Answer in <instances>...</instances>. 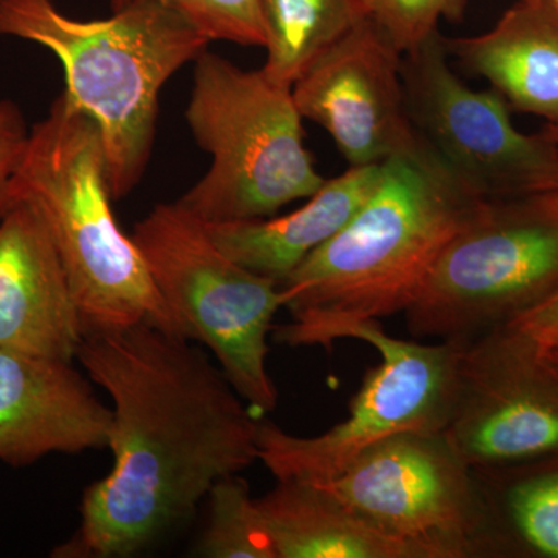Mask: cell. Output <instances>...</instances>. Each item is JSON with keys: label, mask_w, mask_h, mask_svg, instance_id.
<instances>
[{"label": "cell", "mask_w": 558, "mask_h": 558, "mask_svg": "<svg viewBox=\"0 0 558 558\" xmlns=\"http://www.w3.org/2000/svg\"><path fill=\"white\" fill-rule=\"evenodd\" d=\"M76 360L112 400L113 468L86 488L78 531L51 557L134 556L258 461L259 418L193 340L138 323L84 333Z\"/></svg>", "instance_id": "6da1fadb"}, {"label": "cell", "mask_w": 558, "mask_h": 558, "mask_svg": "<svg viewBox=\"0 0 558 558\" xmlns=\"http://www.w3.org/2000/svg\"><path fill=\"white\" fill-rule=\"evenodd\" d=\"M486 199L422 140L381 163L376 190L347 226L279 284L288 347H330L348 330L405 312L439 256Z\"/></svg>", "instance_id": "7a4b0ae2"}, {"label": "cell", "mask_w": 558, "mask_h": 558, "mask_svg": "<svg viewBox=\"0 0 558 558\" xmlns=\"http://www.w3.org/2000/svg\"><path fill=\"white\" fill-rule=\"evenodd\" d=\"M13 196L35 208L46 223L84 333L148 323L189 339L154 284L137 244L113 215L97 124L64 94L32 128Z\"/></svg>", "instance_id": "3957f363"}, {"label": "cell", "mask_w": 558, "mask_h": 558, "mask_svg": "<svg viewBox=\"0 0 558 558\" xmlns=\"http://www.w3.org/2000/svg\"><path fill=\"white\" fill-rule=\"evenodd\" d=\"M0 36L31 40L60 60L62 94L100 132L113 201L135 190L148 168L165 84L209 46L160 7L80 21L51 0H0Z\"/></svg>", "instance_id": "277c9868"}, {"label": "cell", "mask_w": 558, "mask_h": 558, "mask_svg": "<svg viewBox=\"0 0 558 558\" xmlns=\"http://www.w3.org/2000/svg\"><path fill=\"white\" fill-rule=\"evenodd\" d=\"M185 119L211 165L178 202L202 222L270 218L326 182L304 146L292 89L260 69L205 50L194 61Z\"/></svg>", "instance_id": "5b68a950"}, {"label": "cell", "mask_w": 558, "mask_h": 558, "mask_svg": "<svg viewBox=\"0 0 558 558\" xmlns=\"http://www.w3.org/2000/svg\"><path fill=\"white\" fill-rule=\"evenodd\" d=\"M558 292V193L486 201L403 312L416 339L469 341Z\"/></svg>", "instance_id": "8992f818"}, {"label": "cell", "mask_w": 558, "mask_h": 558, "mask_svg": "<svg viewBox=\"0 0 558 558\" xmlns=\"http://www.w3.org/2000/svg\"><path fill=\"white\" fill-rule=\"evenodd\" d=\"M131 236L189 339L211 351L252 409L275 410L278 389L267 371V339L282 310L281 282L231 259L179 202L157 204Z\"/></svg>", "instance_id": "52a82bcc"}, {"label": "cell", "mask_w": 558, "mask_h": 558, "mask_svg": "<svg viewBox=\"0 0 558 558\" xmlns=\"http://www.w3.org/2000/svg\"><path fill=\"white\" fill-rule=\"evenodd\" d=\"M344 339L366 341L381 362L366 373L347 421L323 435L303 438L259 421L258 461L277 481L329 483L381 440L402 433H440L449 422L465 343L395 339L376 319L348 330Z\"/></svg>", "instance_id": "ba28073f"}, {"label": "cell", "mask_w": 558, "mask_h": 558, "mask_svg": "<svg viewBox=\"0 0 558 558\" xmlns=\"http://www.w3.org/2000/svg\"><path fill=\"white\" fill-rule=\"evenodd\" d=\"M319 486L417 558H492L478 483L442 432L391 436Z\"/></svg>", "instance_id": "9c48e42d"}, {"label": "cell", "mask_w": 558, "mask_h": 558, "mask_svg": "<svg viewBox=\"0 0 558 558\" xmlns=\"http://www.w3.org/2000/svg\"><path fill=\"white\" fill-rule=\"evenodd\" d=\"M402 76L417 134L480 197L558 193V145L517 130L497 90L459 78L439 32L403 53Z\"/></svg>", "instance_id": "30bf717a"}, {"label": "cell", "mask_w": 558, "mask_h": 558, "mask_svg": "<svg viewBox=\"0 0 558 558\" xmlns=\"http://www.w3.org/2000/svg\"><path fill=\"white\" fill-rule=\"evenodd\" d=\"M444 436L472 470L558 457V373L513 326L469 341Z\"/></svg>", "instance_id": "8fae6325"}, {"label": "cell", "mask_w": 558, "mask_h": 558, "mask_svg": "<svg viewBox=\"0 0 558 558\" xmlns=\"http://www.w3.org/2000/svg\"><path fill=\"white\" fill-rule=\"evenodd\" d=\"M402 60L366 17L292 87L301 117L328 132L349 167L381 165L421 145L407 108Z\"/></svg>", "instance_id": "7c38bea8"}, {"label": "cell", "mask_w": 558, "mask_h": 558, "mask_svg": "<svg viewBox=\"0 0 558 558\" xmlns=\"http://www.w3.org/2000/svg\"><path fill=\"white\" fill-rule=\"evenodd\" d=\"M112 418L73 362L0 349V461L27 468L53 453L106 449Z\"/></svg>", "instance_id": "4fadbf2b"}, {"label": "cell", "mask_w": 558, "mask_h": 558, "mask_svg": "<svg viewBox=\"0 0 558 558\" xmlns=\"http://www.w3.org/2000/svg\"><path fill=\"white\" fill-rule=\"evenodd\" d=\"M84 325L46 223L25 202L0 216V349L69 360Z\"/></svg>", "instance_id": "5bb4252c"}, {"label": "cell", "mask_w": 558, "mask_h": 558, "mask_svg": "<svg viewBox=\"0 0 558 558\" xmlns=\"http://www.w3.org/2000/svg\"><path fill=\"white\" fill-rule=\"evenodd\" d=\"M444 43L449 57L486 78L510 109L558 126V9L549 0H520L490 31Z\"/></svg>", "instance_id": "9a60e30c"}, {"label": "cell", "mask_w": 558, "mask_h": 558, "mask_svg": "<svg viewBox=\"0 0 558 558\" xmlns=\"http://www.w3.org/2000/svg\"><path fill=\"white\" fill-rule=\"evenodd\" d=\"M381 165L349 167L326 180L299 209L284 216L205 223L211 240L245 269L282 282L311 253L322 247L368 201Z\"/></svg>", "instance_id": "2e32d148"}, {"label": "cell", "mask_w": 558, "mask_h": 558, "mask_svg": "<svg viewBox=\"0 0 558 558\" xmlns=\"http://www.w3.org/2000/svg\"><path fill=\"white\" fill-rule=\"evenodd\" d=\"M256 501L277 558H417L319 484L278 481Z\"/></svg>", "instance_id": "e0dca14e"}, {"label": "cell", "mask_w": 558, "mask_h": 558, "mask_svg": "<svg viewBox=\"0 0 558 558\" xmlns=\"http://www.w3.org/2000/svg\"><path fill=\"white\" fill-rule=\"evenodd\" d=\"M472 472L492 558H558V457Z\"/></svg>", "instance_id": "ac0fdd59"}, {"label": "cell", "mask_w": 558, "mask_h": 558, "mask_svg": "<svg viewBox=\"0 0 558 558\" xmlns=\"http://www.w3.org/2000/svg\"><path fill=\"white\" fill-rule=\"evenodd\" d=\"M266 64L274 83L292 89L343 36L365 21L360 0H260Z\"/></svg>", "instance_id": "d6986e66"}, {"label": "cell", "mask_w": 558, "mask_h": 558, "mask_svg": "<svg viewBox=\"0 0 558 558\" xmlns=\"http://www.w3.org/2000/svg\"><path fill=\"white\" fill-rule=\"evenodd\" d=\"M208 521L199 556L209 558H277L258 501L247 481L226 476L208 494Z\"/></svg>", "instance_id": "ffe728a7"}, {"label": "cell", "mask_w": 558, "mask_h": 558, "mask_svg": "<svg viewBox=\"0 0 558 558\" xmlns=\"http://www.w3.org/2000/svg\"><path fill=\"white\" fill-rule=\"evenodd\" d=\"M160 7L189 22L209 43L240 44L245 47H266L260 0H110V9Z\"/></svg>", "instance_id": "44dd1931"}, {"label": "cell", "mask_w": 558, "mask_h": 558, "mask_svg": "<svg viewBox=\"0 0 558 558\" xmlns=\"http://www.w3.org/2000/svg\"><path fill=\"white\" fill-rule=\"evenodd\" d=\"M363 13L402 53L438 33L442 20L459 21L465 0H360Z\"/></svg>", "instance_id": "7402d4cb"}, {"label": "cell", "mask_w": 558, "mask_h": 558, "mask_svg": "<svg viewBox=\"0 0 558 558\" xmlns=\"http://www.w3.org/2000/svg\"><path fill=\"white\" fill-rule=\"evenodd\" d=\"M31 130L16 102L0 101V216L14 204L13 182L16 178Z\"/></svg>", "instance_id": "603a6c76"}, {"label": "cell", "mask_w": 558, "mask_h": 558, "mask_svg": "<svg viewBox=\"0 0 558 558\" xmlns=\"http://www.w3.org/2000/svg\"><path fill=\"white\" fill-rule=\"evenodd\" d=\"M509 326L520 329L542 347L558 343V292Z\"/></svg>", "instance_id": "cb8c5ba5"}, {"label": "cell", "mask_w": 558, "mask_h": 558, "mask_svg": "<svg viewBox=\"0 0 558 558\" xmlns=\"http://www.w3.org/2000/svg\"><path fill=\"white\" fill-rule=\"evenodd\" d=\"M545 352V357L550 363L554 369L558 373V343L550 344V347H542Z\"/></svg>", "instance_id": "d4e9b609"}, {"label": "cell", "mask_w": 558, "mask_h": 558, "mask_svg": "<svg viewBox=\"0 0 558 558\" xmlns=\"http://www.w3.org/2000/svg\"><path fill=\"white\" fill-rule=\"evenodd\" d=\"M542 134L545 135L546 138H549L550 142H554L556 145H558V126L546 124V126L542 130Z\"/></svg>", "instance_id": "484cf974"}, {"label": "cell", "mask_w": 558, "mask_h": 558, "mask_svg": "<svg viewBox=\"0 0 558 558\" xmlns=\"http://www.w3.org/2000/svg\"><path fill=\"white\" fill-rule=\"evenodd\" d=\"M549 2L553 3V5H556L558 9V0H549Z\"/></svg>", "instance_id": "4316f807"}]
</instances>
